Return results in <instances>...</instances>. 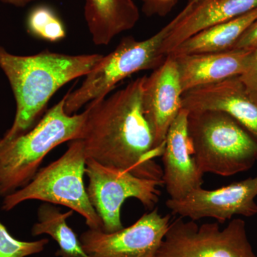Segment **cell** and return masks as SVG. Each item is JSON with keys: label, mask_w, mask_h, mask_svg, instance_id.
<instances>
[{"label": "cell", "mask_w": 257, "mask_h": 257, "mask_svg": "<svg viewBox=\"0 0 257 257\" xmlns=\"http://www.w3.org/2000/svg\"><path fill=\"white\" fill-rule=\"evenodd\" d=\"M145 78L138 77L111 95L87 104L80 140L87 159L162 182V168L155 160L163 152L155 147L143 109Z\"/></svg>", "instance_id": "6da1fadb"}, {"label": "cell", "mask_w": 257, "mask_h": 257, "mask_svg": "<svg viewBox=\"0 0 257 257\" xmlns=\"http://www.w3.org/2000/svg\"><path fill=\"white\" fill-rule=\"evenodd\" d=\"M102 57L100 54L73 55L48 50L18 55L0 46V69L16 102L14 121L2 138L13 140L30 131L54 94L71 81L85 77Z\"/></svg>", "instance_id": "7a4b0ae2"}, {"label": "cell", "mask_w": 257, "mask_h": 257, "mask_svg": "<svg viewBox=\"0 0 257 257\" xmlns=\"http://www.w3.org/2000/svg\"><path fill=\"white\" fill-rule=\"evenodd\" d=\"M65 99L64 95L30 131L13 140L0 138V196L30 183L55 147L82 138L87 109L80 114H67Z\"/></svg>", "instance_id": "3957f363"}, {"label": "cell", "mask_w": 257, "mask_h": 257, "mask_svg": "<svg viewBox=\"0 0 257 257\" xmlns=\"http://www.w3.org/2000/svg\"><path fill=\"white\" fill-rule=\"evenodd\" d=\"M187 133L203 174L230 177L250 170L257 162L256 139L222 111H188Z\"/></svg>", "instance_id": "277c9868"}, {"label": "cell", "mask_w": 257, "mask_h": 257, "mask_svg": "<svg viewBox=\"0 0 257 257\" xmlns=\"http://www.w3.org/2000/svg\"><path fill=\"white\" fill-rule=\"evenodd\" d=\"M175 25L173 18L146 40L124 37L112 52L103 55L80 87L65 94L67 114H77L86 104L106 97L120 82L133 74L160 67L166 58L162 53V46Z\"/></svg>", "instance_id": "5b68a950"}, {"label": "cell", "mask_w": 257, "mask_h": 257, "mask_svg": "<svg viewBox=\"0 0 257 257\" xmlns=\"http://www.w3.org/2000/svg\"><path fill=\"white\" fill-rule=\"evenodd\" d=\"M63 155L39 170L30 183L5 196L3 209L10 211L25 201L40 200L64 206L85 219L89 229L102 230V223L84 187L87 157L82 140L69 142Z\"/></svg>", "instance_id": "8992f818"}, {"label": "cell", "mask_w": 257, "mask_h": 257, "mask_svg": "<svg viewBox=\"0 0 257 257\" xmlns=\"http://www.w3.org/2000/svg\"><path fill=\"white\" fill-rule=\"evenodd\" d=\"M85 175L89 179L88 197L100 218L102 231L106 233L124 228L121 211L126 199L135 198L152 210L160 200V187L163 186L160 181L138 177L92 159L86 160Z\"/></svg>", "instance_id": "52a82bcc"}, {"label": "cell", "mask_w": 257, "mask_h": 257, "mask_svg": "<svg viewBox=\"0 0 257 257\" xmlns=\"http://www.w3.org/2000/svg\"><path fill=\"white\" fill-rule=\"evenodd\" d=\"M157 257H257L246 223L236 218L221 229L218 223L199 226L178 217L171 221Z\"/></svg>", "instance_id": "ba28073f"}, {"label": "cell", "mask_w": 257, "mask_h": 257, "mask_svg": "<svg viewBox=\"0 0 257 257\" xmlns=\"http://www.w3.org/2000/svg\"><path fill=\"white\" fill-rule=\"evenodd\" d=\"M170 222V215L154 209L128 227L111 233L89 229L79 239L87 257H157Z\"/></svg>", "instance_id": "9c48e42d"}, {"label": "cell", "mask_w": 257, "mask_h": 257, "mask_svg": "<svg viewBox=\"0 0 257 257\" xmlns=\"http://www.w3.org/2000/svg\"><path fill=\"white\" fill-rule=\"evenodd\" d=\"M257 176L213 190H193L180 199H169L166 206L174 215L197 221L204 218L224 223L233 216L257 214Z\"/></svg>", "instance_id": "30bf717a"}, {"label": "cell", "mask_w": 257, "mask_h": 257, "mask_svg": "<svg viewBox=\"0 0 257 257\" xmlns=\"http://www.w3.org/2000/svg\"><path fill=\"white\" fill-rule=\"evenodd\" d=\"M183 93L177 62L172 56H167L160 67L146 76L144 112L153 134L155 147L161 152L164 151L171 124L182 109Z\"/></svg>", "instance_id": "8fae6325"}, {"label": "cell", "mask_w": 257, "mask_h": 257, "mask_svg": "<svg viewBox=\"0 0 257 257\" xmlns=\"http://www.w3.org/2000/svg\"><path fill=\"white\" fill-rule=\"evenodd\" d=\"M188 111L182 109L171 124L162 155V182L170 199H180L202 187V171L193 156L187 133Z\"/></svg>", "instance_id": "7c38bea8"}, {"label": "cell", "mask_w": 257, "mask_h": 257, "mask_svg": "<svg viewBox=\"0 0 257 257\" xmlns=\"http://www.w3.org/2000/svg\"><path fill=\"white\" fill-rule=\"evenodd\" d=\"M182 109L222 111L236 120L257 140V101L250 95L239 77L184 92Z\"/></svg>", "instance_id": "4fadbf2b"}, {"label": "cell", "mask_w": 257, "mask_h": 257, "mask_svg": "<svg viewBox=\"0 0 257 257\" xmlns=\"http://www.w3.org/2000/svg\"><path fill=\"white\" fill-rule=\"evenodd\" d=\"M257 8V0H188L175 17L176 25L165 40L167 57L184 40L204 29L229 21Z\"/></svg>", "instance_id": "5bb4252c"}, {"label": "cell", "mask_w": 257, "mask_h": 257, "mask_svg": "<svg viewBox=\"0 0 257 257\" xmlns=\"http://www.w3.org/2000/svg\"><path fill=\"white\" fill-rule=\"evenodd\" d=\"M252 50H232L173 57L183 92L241 75ZM171 56V55H170Z\"/></svg>", "instance_id": "9a60e30c"}, {"label": "cell", "mask_w": 257, "mask_h": 257, "mask_svg": "<svg viewBox=\"0 0 257 257\" xmlns=\"http://www.w3.org/2000/svg\"><path fill=\"white\" fill-rule=\"evenodd\" d=\"M84 15L93 43L106 46L136 26L140 10L134 0H84Z\"/></svg>", "instance_id": "2e32d148"}, {"label": "cell", "mask_w": 257, "mask_h": 257, "mask_svg": "<svg viewBox=\"0 0 257 257\" xmlns=\"http://www.w3.org/2000/svg\"><path fill=\"white\" fill-rule=\"evenodd\" d=\"M256 20L257 8L238 18L204 29L184 40L169 55L177 57L231 50Z\"/></svg>", "instance_id": "e0dca14e"}, {"label": "cell", "mask_w": 257, "mask_h": 257, "mask_svg": "<svg viewBox=\"0 0 257 257\" xmlns=\"http://www.w3.org/2000/svg\"><path fill=\"white\" fill-rule=\"evenodd\" d=\"M73 212L70 210L62 213L60 208L50 203L45 202L39 207L37 222L32 227V234L50 235L60 247L56 257H87L80 239L67 223Z\"/></svg>", "instance_id": "ac0fdd59"}, {"label": "cell", "mask_w": 257, "mask_h": 257, "mask_svg": "<svg viewBox=\"0 0 257 257\" xmlns=\"http://www.w3.org/2000/svg\"><path fill=\"white\" fill-rule=\"evenodd\" d=\"M25 25L29 35L43 41L60 42L67 36L63 21L49 5L33 7L27 15Z\"/></svg>", "instance_id": "d6986e66"}, {"label": "cell", "mask_w": 257, "mask_h": 257, "mask_svg": "<svg viewBox=\"0 0 257 257\" xmlns=\"http://www.w3.org/2000/svg\"><path fill=\"white\" fill-rule=\"evenodd\" d=\"M49 240L24 241L15 239L0 221V257H26L42 252Z\"/></svg>", "instance_id": "ffe728a7"}, {"label": "cell", "mask_w": 257, "mask_h": 257, "mask_svg": "<svg viewBox=\"0 0 257 257\" xmlns=\"http://www.w3.org/2000/svg\"><path fill=\"white\" fill-rule=\"evenodd\" d=\"M239 77L250 95L257 101V46L253 49L247 67Z\"/></svg>", "instance_id": "44dd1931"}, {"label": "cell", "mask_w": 257, "mask_h": 257, "mask_svg": "<svg viewBox=\"0 0 257 257\" xmlns=\"http://www.w3.org/2000/svg\"><path fill=\"white\" fill-rule=\"evenodd\" d=\"M143 12L147 17H165L177 5L178 0H140Z\"/></svg>", "instance_id": "7402d4cb"}, {"label": "cell", "mask_w": 257, "mask_h": 257, "mask_svg": "<svg viewBox=\"0 0 257 257\" xmlns=\"http://www.w3.org/2000/svg\"><path fill=\"white\" fill-rule=\"evenodd\" d=\"M256 46L257 20L241 35L232 49L234 50H253Z\"/></svg>", "instance_id": "603a6c76"}, {"label": "cell", "mask_w": 257, "mask_h": 257, "mask_svg": "<svg viewBox=\"0 0 257 257\" xmlns=\"http://www.w3.org/2000/svg\"><path fill=\"white\" fill-rule=\"evenodd\" d=\"M37 1V0H0V3L3 4L13 5L17 8H24L32 2Z\"/></svg>", "instance_id": "cb8c5ba5"}]
</instances>
